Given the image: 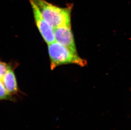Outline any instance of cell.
Returning a JSON list of instances; mask_svg holds the SVG:
<instances>
[{
    "label": "cell",
    "mask_w": 131,
    "mask_h": 130,
    "mask_svg": "<svg viewBox=\"0 0 131 130\" xmlns=\"http://www.w3.org/2000/svg\"><path fill=\"white\" fill-rule=\"evenodd\" d=\"M35 4L46 21L53 29L61 26L71 27V12L73 6L59 7L46 0H28Z\"/></svg>",
    "instance_id": "6da1fadb"
},
{
    "label": "cell",
    "mask_w": 131,
    "mask_h": 130,
    "mask_svg": "<svg viewBox=\"0 0 131 130\" xmlns=\"http://www.w3.org/2000/svg\"><path fill=\"white\" fill-rule=\"evenodd\" d=\"M48 45L51 70L59 66L66 64H76L81 67L87 65L86 60L58 42L55 41Z\"/></svg>",
    "instance_id": "7a4b0ae2"
},
{
    "label": "cell",
    "mask_w": 131,
    "mask_h": 130,
    "mask_svg": "<svg viewBox=\"0 0 131 130\" xmlns=\"http://www.w3.org/2000/svg\"><path fill=\"white\" fill-rule=\"evenodd\" d=\"M29 3L32 8L36 26L45 41L48 44L54 42V29L44 18L36 5L33 3Z\"/></svg>",
    "instance_id": "3957f363"
},
{
    "label": "cell",
    "mask_w": 131,
    "mask_h": 130,
    "mask_svg": "<svg viewBox=\"0 0 131 130\" xmlns=\"http://www.w3.org/2000/svg\"><path fill=\"white\" fill-rule=\"evenodd\" d=\"M56 42L77 54L74 37L70 26H61L54 29Z\"/></svg>",
    "instance_id": "277c9868"
},
{
    "label": "cell",
    "mask_w": 131,
    "mask_h": 130,
    "mask_svg": "<svg viewBox=\"0 0 131 130\" xmlns=\"http://www.w3.org/2000/svg\"><path fill=\"white\" fill-rule=\"evenodd\" d=\"M5 88L10 95L16 94L18 91L17 82L14 71L9 67L1 80Z\"/></svg>",
    "instance_id": "5b68a950"
},
{
    "label": "cell",
    "mask_w": 131,
    "mask_h": 130,
    "mask_svg": "<svg viewBox=\"0 0 131 130\" xmlns=\"http://www.w3.org/2000/svg\"><path fill=\"white\" fill-rule=\"evenodd\" d=\"M12 96L6 90L2 82L0 80V101H13V99Z\"/></svg>",
    "instance_id": "8992f818"
},
{
    "label": "cell",
    "mask_w": 131,
    "mask_h": 130,
    "mask_svg": "<svg viewBox=\"0 0 131 130\" xmlns=\"http://www.w3.org/2000/svg\"><path fill=\"white\" fill-rule=\"evenodd\" d=\"M10 66L6 63L0 61V80L1 81L3 78Z\"/></svg>",
    "instance_id": "52a82bcc"
}]
</instances>
